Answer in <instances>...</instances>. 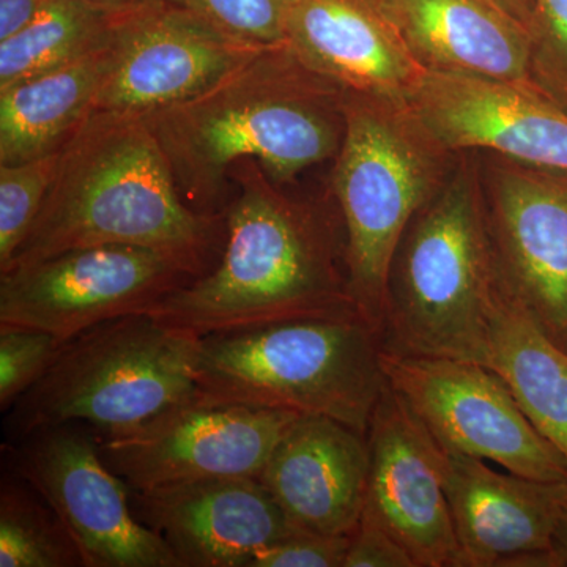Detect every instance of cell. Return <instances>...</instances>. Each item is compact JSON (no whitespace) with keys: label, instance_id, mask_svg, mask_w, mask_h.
Returning <instances> with one entry per match:
<instances>
[{"label":"cell","instance_id":"6da1fadb","mask_svg":"<svg viewBox=\"0 0 567 567\" xmlns=\"http://www.w3.org/2000/svg\"><path fill=\"white\" fill-rule=\"evenodd\" d=\"M229 178L235 194L218 262L147 315L197 338L361 316L350 295L338 205L287 193L254 159L235 164Z\"/></svg>","mask_w":567,"mask_h":567},{"label":"cell","instance_id":"7a4b0ae2","mask_svg":"<svg viewBox=\"0 0 567 567\" xmlns=\"http://www.w3.org/2000/svg\"><path fill=\"white\" fill-rule=\"evenodd\" d=\"M346 89L287 43L267 47L210 89L144 115L183 200L199 215L226 216L229 174L254 159L279 185L334 159L346 133Z\"/></svg>","mask_w":567,"mask_h":567},{"label":"cell","instance_id":"3957f363","mask_svg":"<svg viewBox=\"0 0 567 567\" xmlns=\"http://www.w3.org/2000/svg\"><path fill=\"white\" fill-rule=\"evenodd\" d=\"M224 238L226 219L183 200L144 115L93 111L59 152L39 216L0 274L71 249L126 245L177 254L205 275Z\"/></svg>","mask_w":567,"mask_h":567},{"label":"cell","instance_id":"277c9868","mask_svg":"<svg viewBox=\"0 0 567 567\" xmlns=\"http://www.w3.org/2000/svg\"><path fill=\"white\" fill-rule=\"evenodd\" d=\"M495 295L475 159L458 153L450 177L416 212L395 248L382 349L487 365Z\"/></svg>","mask_w":567,"mask_h":567},{"label":"cell","instance_id":"5b68a950","mask_svg":"<svg viewBox=\"0 0 567 567\" xmlns=\"http://www.w3.org/2000/svg\"><path fill=\"white\" fill-rule=\"evenodd\" d=\"M386 385L382 336L361 316L205 336L197 352L200 401L327 416L363 435Z\"/></svg>","mask_w":567,"mask_h":567},{"label":"cell","instance_id":"8992f818","mask_svg":"<svg viewBox=\"0 0 567 567\" xmlns=\"http://www.w3.org/2000/svg\"><path fill=\"white\" fill-rule=\"evenodd\" d=\"M344 114L331 193L344 224L350 295L382 336L395 248L450 177L458 153L425 132L405 102L346 91Z\"/></svg>","mask_w":567,"mask_h":567},{"label":"cell","instance_id":"52a82bcc","mask_svg":"<svg viewBox=\"0 0 567 567\" xmlns=\"http://www.w3.org/2000/svg\"><path fill=\"white\" fill-rule=\"evenodd\" d=\"M200 338L142 312L62 342L39 382L6 417L10 442L82 423L99 435L132 431L196 393Z\"/></svg>","mask_w":567,"mask_h":567},{"label":"cell","instance_id":"ba28073f","mask_svg":"<svg viewBox=\"0 0 567 567\" xmlns=\"http://www.w3.org/2000/svg\"><path fill=\"white\" fill-rule=\"evenodd\" d=\"M203 276L177 254L142 246L71 249L0 274V324L69 341L106 320L148 312Z\"/></svg>","mask_w":567,"mask_h":567},{"label":"cell","instance_id":"9c48e42d","mask_svg":"<svg viewBox=\"0 0 567 567\" xmlns=\"http://www.w3.org/2000/svg\"><path fill=\"white\" fill-rule=\"evenodd\" d=\"M388 385L440 446L491 461L514 475L567 483V462L529 423L505 380L487 365L382 349Z\"/></svg>","mask_w":567,"mask_h":567},{"label":"cell","instance_id":"30bf717a","mask_svg":"<svg viewBox=\"0 0 567 567\" xmlns=\"http://www.w3.org/2000/svg\"><path fill=\"white\" fill-rule=\"evenodd\" d=\"M11 443L10 472L61 517L84 567H182L162 536L134 516L132 488L103 461L91 425H54Z\"/></svg>","mask_w":567,"mask_h":567},{"label":"cell","instance_id":"8fae6325","mask_svg":"<svg viewBox=\"0 0 567 567\" xmlns=\"http://www.w3.org/2000/svg\"><path fill=\"white\" fill-rule=\"evenodd\" d=\"M495 286L567 350V173L470 152Z\"/></svg>","mask_w":567,"mask_h":567},{"label":"cell","instance_id":"7c38bea8","mask_svg":"<svg viewBox=\"0 0 567 567\" xmlns=\"http://www.w3.org/2000/svg\"><path fill=\"white\" fill-rule=\"evenodd\" d=\"M298 416L212 404L194 393L132 431L99 435L100 453L132 491L207 477H259Z\"/></svg>","mask_w":567,"mask_h":567},{"label":"cell","instance_id":"4fadbf2b","mask_svg":"<svg viewBox=\"0 0 567 567\" xmlns=\"http://www.w3.org/2000/svg\"><path fill=\"white\" fill-rule=\"evenodd\" d=\"M252 47L166 0L122 11L112 66L95 110L147 115L210 89L251 55Z\"/></svg>","mask_w":567,"mask_h":567},{"label":"cell","instance_id":"5bb4252c","mask_svg":"<svg viewBox=\"0 0 567 567\" xmlns=\"http://www.w3.org/2000/svg\"><path fill=\"white\" fill-rule=\"evenodd\" d=\"M369 481L363 516L386 529L417 567H462L442 453L401 394L386 385L368 431Z\"/></svg>","mask_w":567,"mask_h":567},{"label":"cell","instance_id":"9a60e30c","mask_svg":"<svg viewBox=\"0 0 567 567\" xmlns=\"http://www.w3.org/2000/svg\"><path fill=\"white\" fill-rule=\"evenodd\" d=\"M404 102L447 152L567 173V112L528 85L424 71Z\"/></svg>","mask_w":567,"mask_h":567},{"label":"cell","instance_id":"2e32d148","mask_svg":"<svg viewBox=\"0 0 567 567\" xmlns=\"http://www.w3.org/2000/svg\"><path fill=\"white\" fill-rule=\"evenodd\" d=\"M442 468L462 567H559L555 535L567 483L498 473L445 447Z\"/></svg>","mask_w":567,"mask_h":567},{"label":"cell","instance_id":"e0dca14e","mask_svg":"<svg viewBox=\"0 0 567 567\" xmlns=\"http://www.w3.org/2000/svg\"><path fill=\"white\" fill-rule=\"evenodd\" d=\"M134 514L182 567H248L264 548L301 533L254 476L207 477L133 491Z\"/></svg>","mask_w":567,"mask_h":567},{"label":"cell","instance_id":"ac0fdd59","mask_svg":"<svg viewBox=\"0 0 567 567\" xmlns=\"http://www.w3.org/2000/svg\"><path fill=\"white\" fill-rule=\"evenodd\" d=\"M368 435L327 416L301 415L259 475L301 532L352 536L368 494Z\"/></svg>","mask_w":567,"mask_h":567},{"label":"cell","instance_id":"d6986e66","mask_svg":"<svg viewBox=\"0 0 567 567\" xmlns=\"http://www.w3.org/2000/svg\"><path fill=\"white\" fill-rule=\"evenodd\" d=\"M286 43L346 91L404 102L423 66L371 0H289Z\"/></svg>","mask_w":567,"mask_h":567},{"label":"cell","instance_id":"ffe728a7","mask_svg":"<svg viewBox=\"0 0 567 567\" xmlns=\"http://www.w3.org/2000/svg\"><path fill=\"white\" fill-rule=\"evenodd\" d=\"M425 71L528 85L529 32L491 0H371Z\"/></svg>","mask_w":567,"mask_h":567},{"label":"cell","instance_id":"44dd1931","mask_svg":"<svg viewBox=\"0 0 567 567\" xmlns=\"http://www.w3.org/2000/svg\"><path fill=\"white\" fill-rule=\"evenodd\" d=\"M112 59L111 39L76 61L0 89V164L61 151L95 110Z\"/></svg>","mask_w":567,"mask_h":567},{"label":"cell","instance_id":"7402d4cb","mask_svg":"<svg viewBox=\"0 0 567 567\" xmlns=\"http://www.w3.org/2000/svg\"><path fill=\"white\" fill-rule=\"evenodd\" d=\"M487 368L505 380L529 423L567 462V350L498 290Z\"/></svg>","mask_w":567,"mask_h":567},{"label":"cell","instance_id":"603a6c76","mask_svg":"<svg viewBox=\"0 0 567 567\" xmlns=\"http://www.w3.org/2000/svg\"><path fill=\"white\" fill-rule=\"evenodd\" d=\"M121 13L85 0H44L21 32L0 41V89L100 50Z\"/></svg>","mask_w":567,"mask_h":567},{"label":"cell","instance_id":"cb8c5ba5","mask_svg":"<svg viewBox=\"0 0 567 567\" xmlns=\"http://www.w3.org/2000/svg\"><path fill=\"white\" fill-rule=\"evenodd\" d=\"M84 567L69 529L13 472L0 484V567Z\"/></svg>","mask_w":567,"mask_h":567},{"label":"cell","instance_id":"d4e9b609","mask_svg":"<svg viewBox=\"0 0 567 567\" xmlns=\"http://www.w3.org/2000/svg\"><path fill=\"white\" fill-rule=\"evenodd\" d=\"M59 152L29 162L0 164V271L9 267L39 216L54 178Z\"/></svg>","mask_w":567,"mask_h":567},{"label":"cell","instance_id":"484cf974","mask_svg":"<svg viewBox=\"0 0 567 567\" xmlns=\"http://www.w3.org/2000/svg\"><path fill=\"white\" fill-rule=\"evenodd\" d=\"M529 87L567 112V0H535Z\"/></svg>","mask_w":567,"mask_h":567},{"label":"cell","instance_id":"4316f807","mask_svg":"<svg viewBox=\"0 0 567 567\" xmlns=\"http://www.w3.org/2000/svg\"><path fill=\"white\" fill-rule=\"evenodd\" d=\"M252 47L286 43L289 0H166Z\"/></svg>","mask_w":567,"mask_h":567},{"label":"cell","instance_id":"83f0119b","mask_svg":"<svg viewBox=\"0 0 567 567\" xmlns=\"http://www.w3.org/2000/svg\"><path fill=\"white\" fill-rule=\"evenodd\" d=\"M62 341L37 328L0 324V409L9 412L25 391L31 390Z\"/></svg>","mask_w":567,"mask_h":567},{"label":"cell","instance_id":"f1b7e54d","mask_svg":"<svg viewBox=\"0 0 567 567\" xmlns=\"http://www.w3.org/2000/svg\"><path fill=\"white\" fill-rule=\"evenodd\" d=\"M350 537L297 533L260 550L248 567H344Z\"/></svg>","mask_w":567,"mask_h":567},{"label":"cell","instance_id":"f546056e","mask_svg":"<svg viewBox=\"0 0 567 567\" xmlns=\"http://www.w3.org/2000/svg\"><path fill=\"white\" fill-rule=\"evenodd\" d=\"M344 567H417L406 548L368 517L350 537Z\"/></svg>","mask_w":567,"mask_h":567},{"label":"cell","instance_id":"4dcf8cb0","mask_svg":"<svg viewBox=\"0 0 567 567\" xmlns=\"http://www.w3.org/2000/svg\"><path fill=\"white\" fill-rule=\"evenodd\" d=\"M43 3L44 0H0V41L21 32Z\"/></svg>","mask_w":567,"mask_h":567},{"label":"cell","instance_id":"1f68e13d","mask_svg":"<svg viewBox=\"0 0 567 567\" xmlns=\"http://www.w3.org/2000/svg\"><path fill=\"white\" fill-rule=\"evenodd\" d=\"M496 7L505 10L507 14L522 22L525 28H529L535 13V0H491Z\"/></svg>","mask_w":567,"mask_h":567},{"label":"cell","instance_id":"d6a6232c","mask_svg":"<svg viewBox=\"0 0 567 567\" xmlns=\"http://www.w3.org/2000/svg\"><path fill=\"white\" fill-rule=\"evenodd\" d=\"M555 551H557L559 567H567V507L555 535Z\"/></svg>","mask_w":567,"mask_h":567},{"label":"cell","instance_id":"836d02e7","mask_svg":"<svg viewBox=\"0 0 567 567\" xmlns=\"http://www.w3.org/2000/svg\"><path fill=\"white\" fill-rule=\"evenodd\" d=\"M85 2L111 11H126L152 2V0H85Z\"/></svg>","mask_w":567,"mask_h":567}]
</instances>
